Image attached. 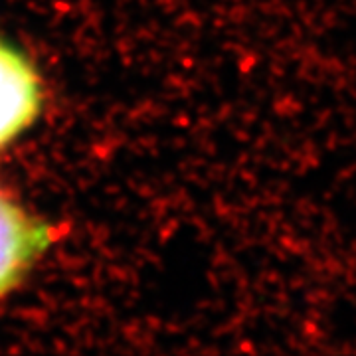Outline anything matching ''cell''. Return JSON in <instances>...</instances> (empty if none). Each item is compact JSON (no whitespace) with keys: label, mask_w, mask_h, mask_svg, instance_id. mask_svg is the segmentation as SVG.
Segmentation results:
<instances>
[{"label":"cell","mask_w":356,"mask_h":356,"mask_svg":"<svg viewBox=\"0 0 356 356\" xmlns=\"http://www.w3.org/2000/svg\"><path fill=\"white\" fill-rule=\"evenodd\" d=\"M51 242L50 226L0 188V297L22 283Z\"/></svg>","instance_id":"cell-1"},{"label":"cell","mask_w":356,"mask_h":356,"mask_svg":"<svg viewBox=\"0 0 356 356\" xmlns=\"http://www.w3.org/2000/svg\"><path fill=\"white\" fill-rule=\"evenodd\" d=\"M42 102L36 67L14 44L0 38V151L34 125Z\"/></svg>","instance_id":"cell-2"}]
</instances>
